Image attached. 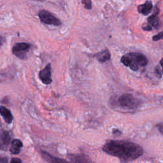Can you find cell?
<instances>
[{"mask_svg": "<svg viewBox=\"0 0 163 163\" xmlns=\"http://www.w3.org/2000/svg\"><path fill=\"white\" fill-rule=\"evenodd\" d=\"M102 150L106 154L117 157L122 163L135 161L143 154V149L140 145L124 140H109Z\"/></svg>", "mask_w": 163, "mask_h": 163, "instance_id": "cell-1", "label": "cell"}, {"mask_svg": "<svg viewBox=\"0 0 163 163\" xmlns=\"http://www.w3.org/2000/svg\"><path fill=\"white\" fill-rule=\"evenodd\" d=\"M116 103L122 110H135L140 106L141 102L132 94H124L117 98Z\"/></svg>", "mask_w": 163, "mask_h": 163, "instance_id": "cell-2", "label": "cell"}, {"mask_svg": "<svg viewBox=\"0 0 163 163\" xmlns=\"http://www.w3.org/2000/svg\"><path fill=\"white\" fill-rule=\"evenodd\" d=\"M137 53H128L121 57V62L124 65L129 67L133 71H137L139 68V64L137 60Z\"/></svg>", "mask_w": 163, "mask_h": 163, "instance_id": "cell-3", "label": "cell"}, {"mask_svg": "<svg viewBox=\"0 0 163 163\" xmlns=\"http://www.w3.org/2000/svg\"><path fill=\"white\" fill-rule=\"evenodd\" d=\"M38 16H39L41 22L44 24L54 25L55 26H59L61 25V22L60 21L59 19L56 18L51 12L45 10H40L39 13H38Z\"/></svg>", "mask_w": 163, "mask_h": 163, "instance_id": "cell-4", "label": "cell"}, {"mask_svg": "<svg viewBox=\"0 0 163 163\" xmlns=\"http://www.w3.org/2000/svg\"><path fill=\"white\" fill-rule=\"evenodd\" d=\"M31 45L27 43H17L15 44L12 49V53L18 58L24 59L26 57V54L30 51Z\"/></svg>", "mask_w": 163, "mask_h": 163, "instance_id": "cell-5", "label": "cell"}, {"mask_svg": "<svg viewBox=\"0 0 163 163\" xmlns=\"http://www.w3.org/2000/svg\"><path fill=\"white\" fill-rule=\"evenodd\" d=\"M39 78L42 82L45 85H49L52 83L51 78V64H48L45 68L39 72Z\"/></svg>", "mask_w": 163, "mask_h": 163, "instance_id": "cell-6", "label": "cell"}, {"mask_svg": "<svg viewBox=\"0 0 163 163\" xmlns=\"http://www.w3.org/2000/svg\"><path fill=\"white\" fill-rule=\"evenodd\" d=\"M68 157L73 163H94L88 156L84 154H70Z\"/></svg>", "mask_w": 163, "mask_h": 163, "instance_id": "cell-7", "label": "cell"}, {"mask_svg": "<svg viewBox=\"0 0 163 163\" xmlns=\"http://www.w3.org/2000/svg\"><path fill=\"white\" fill-rule=\"evenodd\" d=\"M41 154H42V157L49 163H71L70 162L66 161L65 159L54 157L45 151L42 150Z\"/></svg>", "mask_w": 163, "mask_h": 163, "instance_id": "cell-8", "label": "cell"}, {"mask_svg": "<svg viewBox=\"0 0 163 163\" xmlns=\"http://www.w3.org/2000/svg\"><path fill=\"white\" fill-rule=\"evenodd\" d=\"M11 141V137L8 131H2L1 134V149L3 150H6Z\"/></svg>", "mask_w": 163, "mask_h": 163, "instance_id": "cell-9", "label": "cell"}, {"mask_svg": "<svg viewBox=\"0 0 163 163\" xmlns=\"http://www.w3.org/2000/svg\"><path fill=\"white\" fill-rule=\"evenodd\" d=\"M23 147L22 142L18 139H14L11 142V147L10 152L12 154H18L21 152V149Z\"/></svg>", "mask_w": 163, "mask_h": 163, "instance_id": "cell-10", "label": "cell"}, {"mask_svg": "<svg viewBox=\"0 0 163 163\" xmlns=\"http://www.w3.org/2000/svg\"><path fill=\"white\" fill-rule=\"evenodd\" d=\"M110 53L108 49L104 50L97 54L95 55V57L97 59V60L101 63L107 62V61H109L110 59Z\"/></svg>", "mask_w": 163, "mask_h": 163, "instance_id": "cell-11", "label": "cell"}, {"mask_svg": "<svg viewBox=\"0 0 163 163\" xmlns=\"http://www.w3.org/2000/svg\"><path fill=\"white\" fill-rule=\"evenodd\" d=\"M0 112H1L2 116L7 124H11L12 122L14 117L12 113L8 109L3 106H2L0 108Z\"/></svg>", "mask_w": 163, "mask_h": 163, "instance_id": "cell-12", "label": "cell"}, {"mask_svg": "<svg viewBox=\"0 0 163 163\" xmlns=\"http://www.w3.org/2000/svg\"><path fill=\"white\" fill-rule=\"evenodd\" d=\"M152 9V3L150 2H146L144 4L138 6V10L140 13L144 15H149Z\"/></svg>", "mask_w": 163, "mask_h": 163, "instance_id": "cell-13", "label": "cell"}, {"mask_svg": "<svg viewBox=\"0 0 163 163\" xmlns=\"http://www.w3.org/2000/svg\"><path fill=\"white\" fill-rule=\"evenodd\" d=\"M149 23L155 28H158L159 26V19L157 14H153L148 18Z\"/></svg>", "mask_w": 163, "mask_h": 163, "instance_id": "cell-14", "label": "cell"}, {"mask_svg": "<svg viewBox=\"0 0 163 163\" xmlns=\"http://www.w3.org/2000/svg\"><path fill=\"white\" fill-rule=\"evenodd\" d=\"M137 60L140 66H145L148 63V60L146 56L142 54L137 53Z\"/></svg>", "mask_w": 163, "mask_h": 163, "instance_id": "cell-15", "label": "cell"}, {"mask_svg": "<svg viewBox=\"0 0 163 163\" xmlns=\"http://www.w3.org/2000/svg\"><path fill=\"white\" fill-rule=\"evenodd\" d=\"M82 3L85 5V8L88 10H91L92 8V3L91 0H82Z\"/></svg>", "mask_w": 163, "mask_h": 163, "instance_id": "cell-16", "label": "cell"}, {"mask_svg": "<svg viewBox=\"0 0 163 163\" xmlns=\"http://www.w3.org/2000/svg\"><path fill=\"white\" fill-rule=\"evenodd\" d=\"M152 39L154 41H158L159 40H163V32H161L158 33L157 35L154 36Z\"/></svg>", "mask_w": 163, "mask_h": 163, "instance_id": "cell-17", "label": "cell"}, {"mask_svg": "<svg viewBox=\"0 0 163 163\" xmlns=\"http://www.w3.org/2000/svg\"><path fill=\"white\" fill-rule=\"evenodd\" d=\"M156 128L162 135H163V122L156 124Z\"/></svg>", "mask_w": 163, "mask_h": 163, "instance_id": "cell-18", "label": "cell"}, {"mask_svg": "<svg viewBox=\"0 0 163 163\" xmlns=\"http://www.w3.org/2000/svg\"><path fill=\"white\" fill-rule=\"evenodd\" d=\"M143 30L145 31H151L152 30V26L150 24H145L142 27Z\"/></svg>", "mask_w": 163, "mask_h": 163, "instance_id": "cell-19", "label": "cell"}, {"mask_svg": "<svg viewBox=\"0 0 163 163\" xmlns=\"http://www.w3.org/2000/svg\"><path fill=\"white\" fill-rule=\"evenodd\" d=\"M10 163H23L21 159L17 158V157H14L12 159Z\"/></svg>", "mask_w": 163, "mask_h": 163, "instance_id": "cell-20", "label": "cell"}, {"mask_svg": "<svg viewBox=\"0 0 163 163\" xmlns=\"http://www.w3.org/2000/svg\"><path fill=\"white\" fill-rule=\"evenodd\" d=\"M0 162H1V163H8V160L5 157H1V161H0Z\"/></svg>", "mask_w": 163, "mask_h": 163, "instance_id": "cell-21", "label": "cell"}, {"mask_svg": "<svg viewBox=\"0 0 163 163\" xmlns=\"http://www.w3.org/2000/svg\"><path fill=\"white\" fill-rule=\"evenodd\" d=\"M156 71L157 74L159 75V77H161V72H160V71H159V68H158V67H157V68H156Z\"/></svg>", "mask_w": 163, "mask_h": 163, "instance_id": "cell-22", "label": "cell"}, {"mask_svg": "<svg viewBox=\"0 0 163 163\" xmlns=\"http://www.w3.org/2000/svg\"><path fill=\"white\" fill-rule=\"evenodd\" d=\"M160 64H161V66H162V72H163V58L161 60V61H160Z\"/></svg>", "mask_w": 163, "mask_h": 163, "instance_id": "cell-23", "label": "cell"}, {"mask_svg": "<svg viewBox=\"0 0 163 163\" xmlns=\"http://www.w3.org/2000/svg\"><path fill=\"white\" fill-rule=\"evenodd\" d=\"M34 1H39V2H43V0H34Z\"/></svg>", "mask_w": 163, "mask_h": 163, "instance_id": "cell-24", "label": "cell"}]
</instances>
